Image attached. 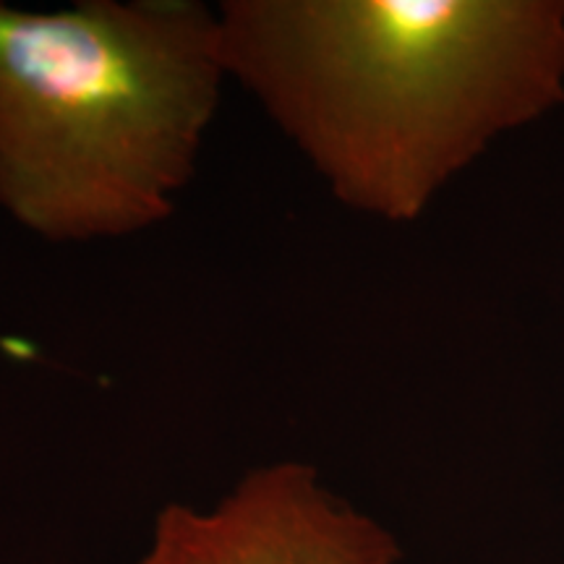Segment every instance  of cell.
<instances>
[{"label": "cell", "mask_w": 564, "mask_h": 564, "mask_svg": "<svg viewBox=\"0 0 564 564\" xmlns=\"http://www.w3.org/2000/svg\"><path fill=\"white\" fill-rule=\"evenodd\" d=\"M228 79L345 207L415 223L564 102V0H225Z\"/></svg>", "instance_id": "1"}, {"label": "cell", "mask_w": 564, "mask_h": 564, "mask_svg": "<svg viewBox=\"0 0 564 564\" xmlns=\"http://www.w3.org/2000/svg\"><path fill=\"white\" fill-rule=\"evenodd\" d=\"M225 79L220 17L199 0L0 3V209L47 243L165 223Z\"/></svg>", "instance_id": "2"}, {"label": "cell", "mask_w": 564, "mask_h": 564, "mask_svg": "<svg viewBox=\"0 0 564 564\" xmlns=\"http://www.w3.org/2000/svg\"><path fill=\"white\" fill-rule=\"evenodd\" d=\"M398 539L308 463L259 465L207 510L171 502L133 564H398Z\"/></svg>", "instance_id": "3"}]
</instances>
